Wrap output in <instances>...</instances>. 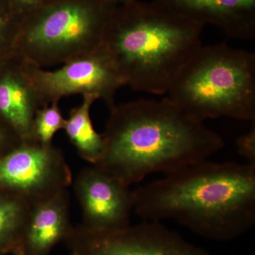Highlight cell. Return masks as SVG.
Masks as SVG:
<instances>
[{
    "label": "cell",
    "mask_w": 255,
    "mask_h": 255,
    "mask_svg": "<svg viewBox=\"0 0 255 255\" xmlns=\"http://www.w3.org/2000/svg\"><path fill=\"white\" fill-rule=\"evenodd\" d=\"M102 135L105 150L95 165L128 186L204 160L225 146L219 134L168 97L114 105Z\"/></svg>",
    "instance_id": "obj_1"
},
{
    "label": "cell",
    "mask_w": 255,
    "mask_h": 255,
    "mask_svg": "<svg viewBox=\"0 0 255 255\" xmlns=\"http://www.w3.org/2000/svg\"><path fill=\"white\" fill-rule=\"evenodd\" d=\"M135 214L171 219L196 234L229 241L255 224V166L207 159L135 189Z\"/></svg>",
    "instance_id": "obj_2"
},
{
    "label": "cell",
    "mask_w": 255,
    "mask_h": 255,
    "mask_svg": "<svg viewBox=\"0 0 255 255\" xmlns=\"http://www.w3.org/2000/svg\"><path fill=\"white\" fill-rule=\"evenodd\" d=\"M204 27L153 1L127 0L114 10L102 46L125 86L162 95L202 46Z\"/></svg>",
    "instance_id": "obj_3"
},
{
    "label": "cell",
    "mask_w": 255,
    "mask_h": 255,
    "mask_svg": "<svg viewBox=\"0 0 255 255\" xmlns=\"http://www.w3.org/2000/svg\"><path fill=\"white\" fill-rule=\"evenodd\" d=\"M167 97L204 122L255 121V54L227 43L201 46L182 69Z\"/></svg>",
    "instance_id": "obj_4"
},
{
    "label": "cell",
    "mask_w": 255,
    "mask_h": 255,
    "mask_svg": "<svg viewBox=\"0 0 255 255\" xmlns=\"http://www.w3.org/2000/svg\"><path fill=\"white\" fill-rule=\"evenodd\" d=\"M116 0H46L23 15L16 56L43 68L64 64L102 46Z\"/></svg>",
    "instance_id": "obj_5"
},
{
    "label": "cell",
    "mask_w": 255,
    "mask_h": 255,
    "mask_svg": "<svg viewBox=\"0 0 255 255\" xmlns=\"http://www.w3.org/2000/svg\"><path fill=\"white\" fill-rule=\"evenodd\" d=\"M73 174L63 152L53 144L33 140L19 145L0 159V191L33 206L66 189Z\"/></svg>",
    "instance_id": "obj_6"
},
{
    "label": "cell",
    "mask_w": 255,
    "mask_h": 255,
    "mask_svg": "<svg viewBox=\"0 0 255 255\" xmlns=\"http://www.w3.org/2000/svg\"><path fill=\"white\" fill-rule=\"evenodd\" d=\"M71 255H209L160 221L116 230L74 227L65 241Z\"/></svg>",
    "instance_id": "obj_7"
},
{
    "label": "cell",
    "mask_w": 255,
    "mask_h": 255,
    "mask_svg": "<svg viewBox=\"0 0 255 255\" xmlns=\"http://www.w3.org/2000/svg\"><path fill=\"white\" fill-rule=\"evenodd\" d=\"M63 65L50 71L28 63L41 108L72 95L92 96L110 109L116 105V94L125 84L103 46Z\"/></svg>",
    "instance_id": "obj_8"
},
{
    "label": "cell",
    "mask_w": 255,
    "mask_h": 255,
    "mask_svg": "<svg viewBox=\"0 0 255 255\" xmlns=\"http://www.w3.org/2000/svg\"><path fill=\"white\" fill-rule=\"evenodd\" d=\"M74 191L82 208L83 227L116 230L130 226L135 191L117 177L92 164L78 174Z\"/></svg>",
    "instance_id": "obj_9"
},
{
    "label": "cell",
    "mask_w": 255,
    "mask_h": 255,
    "mask_svg": "<svg viewBox=\"0 0 255 255\" xmlns=\"http://www.w3.org/2000/svg\"><path fill=\"white\" fill-rule=\"evenodd\" d=\"M203 26L214 25L230 38L255 37V0H151Z\"/></svg>",
    "instance_id": "obj_10"
},
{
    "label": "cell",
    "mask_w": 255,
    "mask_h": 255,
    "mask_svg": "<svg viewBox=\"0 0 255 255\" xmlns=\"http://www.w3.org/2000/svg\"><path fill=\"white\" fill-rule=\"evenodd\" d=\"M40 108L28 63L15 56L0 68V119L21 140H30L33 118Z\"/></svg>",
    "instance_id": "obj_11"
},
{
    "label": "cell",
    "mask_w": 255,
    "mask_h": 255,
    "mask_svg": "<svg viewBox=\"0 0 255 255\" xmlns=\"http://www.w3.org/2000/svg\"><path fill=\"white\" fill-rule=\"evenodd\" d=\"M70 194L66 189L31 206L21 242L26 255H50L73 231Z\"/></svg>",
    "instance_id": "obj_12"
},
{
    "label": "cell",
    "mask_w": 255,
    "mask_h": 255,
    "mask_svg": "<svg viewBox=\"0 0 255 255\" xmlns=\"http://www.w3.org/2000/svg\"><path fill=\"white\" fill-rule=\"evenodd\" d=\"M95 101L92 96H83L81 105L70 111L63 128L80 157L93 165L100 162L105 150L103 135L95 130L90 117Z\"/></svg>",
    "instance_id": "obj_13"
},
{
    "label": "cell",
    "mask_w": 255,
    "mask_h": 255,
    "mask_svg": "<svg viewBox=\"0 0 255 255\" xmlns=\"http://www.w3.org/2000/svg\"><path fill=\"white\" fill-rule=\"evenodd\" d=\"M31 208L21 198L0 191V255H12L21 246Z\"/></svg>",
    "instance_id": "obj_14"
},
{
    "label": "cell",
    "mask_w": 255,
    "mask_h": 255,
    "mask_svg": "<svg viewBox=\"0 0 255 255\" xmlns=\"http://www.w3.org/2000/svg\"><path fill=\"white\" fill-rule=\"evenodd\" d=\"M23 15L0 0V68L16 56V40Z\"/></svg>",
    "instance_id": "obj_15"
},
{
    "label": "cell",
    "mask_w": 255,
    "mask_h": 255,
    "mask_svg": "<svg viewBox=\"0 0 255 255\" xmlns=\"http://www.w3.org/2000/svg\"><path fill=\"white\" fill-rule=\"evenodd\" d=\"M65 119L60 110L59 102H55L37 110L32 124L30 140L43 145L53 144L57 132L63 130Z\"/></svg>",
    "instance_id": "obj_16"
},
{
    "label": "cell",
    "mask_w": 255,
    "mask_h": 255,
    "mask_svg": "<svg viewBox=\"0 0 255 255\" xmlns=\"http://www.w3.org/2000/svg\"><path fill=\"white\" fill-rule=\"evenodd\" d=\"M236 148L239 155L247 160V163L255 166V124L247 133L237 137Z\"/></svg>",
    "instance_id": "obj_17"
},
{
    "label": "cell",
    "mask_w": 255,
    "mask_h": 255,
    "mask_svg": "<svg viewBox=\"0 0 255 255\" xmlns=\"http://www.w3.org/2000/svg\"><path fill=\"white\" fill-rule=\"evenodd\" d=\"M22 141L19 135L8 124L0 119V159Z\"/></svg>",
    "instance_id": "obj_18"
},
{
    "label": "cell",
    "mask_w": 255,
    "mask_h": 255,
    "mask_svg": "<svg viewBox=\"0 0 255 255\" xmlns=\"http://www.w3.org/2000/svg\"><path fill=\"white\" fill-rule=\"evenodd\" d=\"M8 3L19 14L25 15L28 14L39 7L46 0H6Z\"/></svg>",
    "instance_id": "obj_19"
},
{
    "label": "cell",
    "mask_w": 255,
    "mask_h": 255,
    "mask_svg": "<svg viewBox=\"0 0 255 255\" xmlns=\"http://www.w3.org/2000/svg\"><path fill=\"white\" fill-rule=\"evenodd\" d=\"M13 255H26L25 253H23L22 249H21V247H18V248H16V250L12 253Z\"/></svg>",
    "instance_id": "obj_20"
},
{
    "label": "cell",
    "mask_w": 255,
    "mask_h": 255,
    "mask_svg": "<svg viewBox=\"0 0 255 255\" xmlns=\"http://www.w3.org/2000/svg\"><path fill=\"white\" fill-rule=\"evenodd\" d=\"M116 1L118 2V4H121V3H123L124 1H127V0H116Z\"/></svg>",
    "instance_id": "obj_21"
}]
</instances>
